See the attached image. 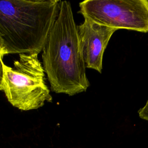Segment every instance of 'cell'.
Returning <instances> with one entry per match:
<instances>
[{"instance_id":"obj_3","label":"cell","mask_w":148,"mask_h":148,"mask_svg":"<svg viewBox=\"0 0 148 148\" xmlns=\"http://www.w3.org/2000/svg\"><path fill=\"white\" fill-rule=\"evenodd\" d=\"M38 55L20 54L13 68L2 62V91L13 107L23 111L39 109L53 100Z\"/></svg>"},{"instance_id":"obj_7","label":"cell","mask_w":148,"mask_h":148,"mask_svg":"<svg viewBox=\"0 0 148 148\" xmlns=\"http://www.w3.org/2000/svg\"><path fill=\"white\" fill-rule=\"evenodd\" d=\"M3 56H0V91H2V62H3Z\"/></svg>"},{"instance_id":"obj_6","label":"cell","mask_w":148,"mask_h":148,"mask_svg":"<svg viewBox=\"0 0 148 148\" xmlns=\"http://www.w3.org/2000/svg\"><path fill=\"white\" fill-rule=\"evenodd\" d=\"M139 116L146 121H148V100L145 105L138 110Z\"/></svg>"},{"instance_id":"obj_2","label":"cell","mask_w":148,"mask_h":148,"mask_svg":"<svg viewBox=\"0 0 148 148\" xmlns=\"http://www.w3.org/2000/svg\"><path fill=\"white\" fill-rule=\"evenodd\" d=\"M59 10V0H0L3 55L39 54Z\"/></svg>"},{"instance_id":"obj_4","label":"cell","mask_w":148,"mask_h":148,"mask_svg":"<svg viewBox=\"0 0 148 148\" xmlns=\"http://www.w3.org/2000/svg\"><path fill=\"white\" fill-rule=\"evenodd\" d=\"M79 7L84 17L99 24L148 32V0H86Z\"/></svg>"},{"instance_id":"obj_1","label":"cell","mask_w":148,"mask_h":148,"mask_svg":"<svg viewBox=\"0 0 148 148\" xmlns=\"http://www.w3.org/2000/svg\"><path fill=\"white\" fill-rule=\"evenodd\" d=\"M42 51L43 66L52 91L72 96L87 90L90 82L70 2L59 1L58 15Z\"/></svg>"},{"instance_id":"obj_5","label":"cell","mask_w":148,"mask_h":148,"mask_svg":"<svg viewBox=\"0 0 148 148\" xmlns=\"http://www.w3.org/2000/svg\"><path fill=\"white\" fill-rule=\"evenodd\" d=\"M77 25L80 48L86 68L102 72L103 53L117 30L97 23L87 17Z\"/></svg>"},{"instance_id":"obj_8","label":"cell","mask_w":148,"mask_h":148,"mask_svg":"<svg viewBox=\"0 0 148 148\" xmlns=\"http://www.w3.org/2000/svg\"><path fill=\"white\" fill-rule=\"evenodd\" d=\"M4 56V55H3V48H2V45H1V43H0V56Z\"/></svg>"}]
</instances>
